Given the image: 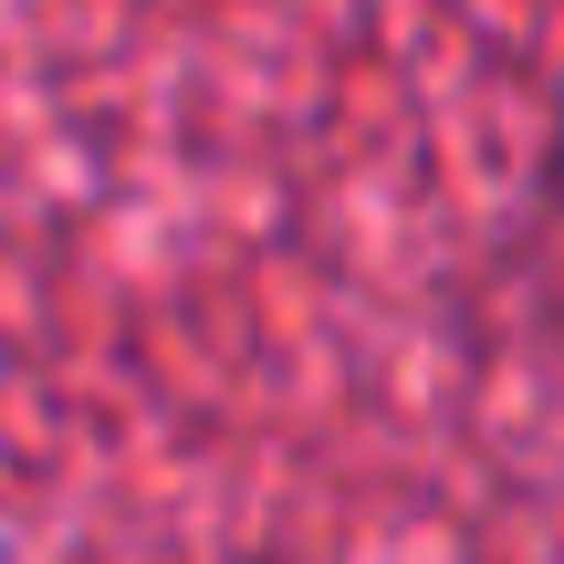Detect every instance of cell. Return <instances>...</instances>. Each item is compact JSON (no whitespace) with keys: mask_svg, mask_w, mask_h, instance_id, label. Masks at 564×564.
Returning a JSON list of instances; mask_svg holds the SVG:
<instances>
[{"mask_svg":"<svg viewBox=\"0 0 564 564\" xmlns=\"http://www.w3.org/2000/svg\"><path fill=\"white\" fill-rule=\"evenodd\" d=\"M533 220H564V74L544 105V147H533Z\"/></svg>","mask_w":564,"mask_h":564,"instance_id":"6da1fadb","label":"cell"}]
</instances>
